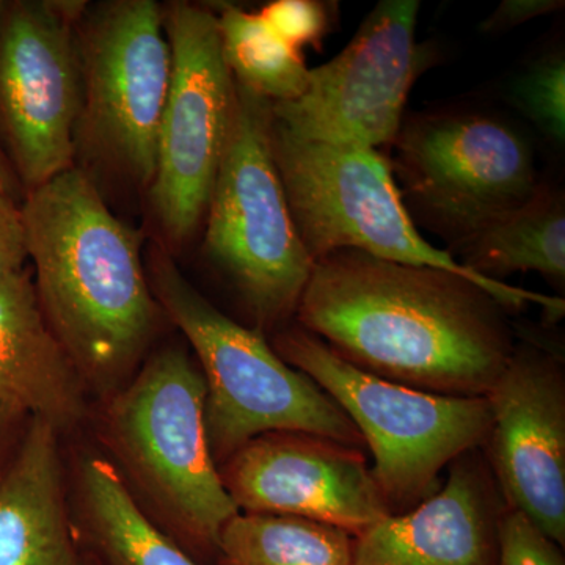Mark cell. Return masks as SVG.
I'll list each match as a JSON object with an SVG mask.
<instances>
[{
	"label": "cell",
	"instance_id": "cell-26",
	"mask_svg": "<svg viewBox=\"0 0 565 565\" xmlns=\"http://www.w3.org/2000/svg\"><path fill=\"white\" fill-rule=\"evenodd\" d=\"M564 9L563 0H504L482 22L486 33L504 32Z\"/></svg>",
	"mask_w": 565,
	"mask_h": 565
},
{
	"label": "cell",
	"instance_id": "cell-3",
	"mask_svg": "<svg viewBox=\"0 0 565 565\" xmlns=\"http://www.w3.org/2000/svg\"><path fill=\"white\" fill-rule=\"evenodd\" d=\"M206 386L188 349L162 345L122 388L93 404L90 429L152 522L202 565H214L239 514L207 440Z\"/></svg>",
	"mask_w": 565,
	"mask_h": 565
},
{
	"label": "cell",
	"instance_id": "cell-9",
	"mask_svg": "<svg viewBox=\"0 0 565 565\" xmlns=\"http://www.w3.org/2000/svg\"><path fill=\"white\" fill-rule=\"evenodd\" d=\"M162 17L172 50V79L147 195L158 241L174 255L206 215L236 84L223 61L217 17L211 7L173 0L163 3Z\"/></svg>",
	"mask_w": 565,
	"mask_h": 565
},
{
	"label": "cell",
	"instance_id": "cell-12",
	"mask_svg": "<svg viewBox=\"0 0 565 565\" xmlns=\"http://www.w3.org/2000/svg\"><path fill=\"white\" fill-rule=\"evenodd\" d=\"M418 0H384L337 57L310 70L300 98L270 103L274 121L311 141L375 150L393 145L423 70Z\"/></svg>",
	"mask_w": 565,
	"mask_h": 565
},
{
	"label": "cell",
	"instance_id": "cell-28",
	"mask_svg": "<svg viewBox=\"0 0 565 565\" xmlns=\"http://www.w3.org/2000/svg\"><path fill=\"white\" fill-rule=\"evenodd\" d=\"M0 193L20 203H22L25 195L24 189L21 188L17 174H14L13 169H11L9 159H7L2 147H0Z\"/></svg>",
	"mask_w": 565,
	"mask_h": 565
},
{
	"label": "cell",
	"instance_id": "cell-20",
	"mask_svg": "<svg viewBox=\"0 0 565 565\" xmlns=\"http://www.w3.org/2000/svg\"><path fill=\"white\" fill-rule=\"evenodd\" d=\"M353 539L311 520L239 512L222 530L214 565H352Z\"/></svg>",
	"mask_w": 565,
	"mask_h": 565
},
{
	"label": "cell",
	"instance_id": "cell-23",
	"mask_svg": "<svg viewBox=\"0 0 565 565\" xmlns=\"http://www.w3.org/2000/svg\"><path fill=\"white\" fill-rule=\"evenodd\" d=\"M285 43L299 51L322 43L332 28L333 3L319 0H274L256 11Z\"/></svg>",
	"mask_w": 565,
	"mask_h": 565
},
{
	"label": "cell",
	"instance_id": "cell-2",
	"mask_svg": "<svg viewBox=\"0 0 565 565\" xmlns=\"http://www.w3.org/2000/svg\"><path fill=\"white\" fill-rule=\"evenodd\" d=\"M21 214L44 319L93 401L106 399L140 370L167 322L148 280L143 233L110 211L79 167L25 193Z\"/></svg>",
	"mask_w": 565,
	"mask_h": 565
},
{
	"label": "cell",
	"instance_id": "cell-22",
	"mask_svg": "<svg viewBox=\"0 0 565 565\" xmlns=\"http://www.w3.org/2000/svg\"><path fill=\"white\" fill-rule=\"evenodd\" d=\"M520 109L556 143L565 140V58L550 54L539 58L515 85Z\"/></svg>",
	"mask_w": 565,
	"mask_h": 565
},
{
	"label": "cell",
	"instance_id": "cell-17",
	"mask_svg": "<svg viewBox=\"0 0 565 565\" xmlns=\"http://www.w3.org/2000/svg\"><path fill=\"white\" fill-rule=\"evenodd\" d=\"M62 440L31 418L0 478V565H93L74 523Z\"/></svg>",
	"mask_w": 565,
	"mask_h": 565
},
{
	"label": "cell",
	"instance_id": "cell-24",
	"mask_svg": "<svg viewBox=\"0 0 565 565\" xmlns=\"http://www.w3.org/2000/svg\"><path fill=\"white\" fill-rule=\"evenodd\" d=\"M494 565H565L559 545L522 512L508 509L498 523Z\"/></svg>",
	"mask_w": 565,
	"mask_h": 565
},
{
	"label": "cell",
	"instance_id": "cell-18",
	"mask_svg": "<svg viewBox=\"0 0 565 565\" xmlns=\"http://www.w3.org/2000/svg\"><path fill=\"white\" fill-rule=\"evenodd\" d=\"M66 470L74 523L93 565H202L152 522L96 446H74Z\"/></svg>",
	"mask_w": 565,
	"mask_h": 565
},
{
	"label": "cell",
	"instance_id": "cell-19",
	"mask_svg": "<svg viewBox=\"0 0 565 565\" xmlns=\"http://www.w3.org/2000/svg\"><path fill=\"white\" fill-rule=\"evenodd\" d=\"M459 263L482 277L500 280L509 274L537 273L548 280H565L564 196L539 189L522 210L494 222L456 244Z\"/></svg>",
	"mask_w": 565,
	"mask_h": 565
},
{
	"label": "cell",
	"instance_id": "cell-4",
	"mask_svg": "<svg viewBox=\"0 0 565 565\" xmlns=\"http://www.w3.org/2000/svg\"><path fill=\"white\" fill-rule=\"evenodd\" d=\"M145 267L167 322L180 330L202 371L215 463L267 433L313 434L359 446L362 435L343 408L282 362L263 332L233 321L193 288L158 239L148 245Z\"/></svg>",
	"mask_w": 565,
	"mask_h": 565
},
{
	"label": "cell",
	"instance_id": "cell-11",
	"mask_svg": "<svg viewBox=\"0 0 565 565\" xmlns=\"http://www.w3.org/2000/svg\"><path fill=\"white\" fill-rule=\"evenodd\" d=\"M87 2L17 0L0 14V147L24 193L73 169Z\"/></svg>",
	"mask_w": 565,
	"mask_h": 565
},
{
	"label": "cell",
	"instance_id": "cell-14",
	"mask_svg": "<svg viewBox=\"0 0 565 565\" xmlns=\"http://www.w3.org/2000/svg\"><path fill=\"white\" fill-rule=\"evenodd\" d=\"M494 478L509 509L565 544V377L537 345L514 349L487 393Z\"/></svg>",
	"mask_w": 565,
	"mask_h": 565
},
{
	"label": "cell",
	"instance_id": "cell-16",
	"mask_svg": "<svg viewBox=\"0 0 565 565\" xmlns=\"http://www.w3.org/2000/svg\"><path fill=\"white\" fill-rule=\"evenodd\" d=\"M87 382L41 311L31 267L0 281V405L62 437L90 423Z\"/></svg>",
	"mask_w": 565,
	"mask_h": 565
},
{
	"label": "cell",
	"instance_id": "cell-6",
	"mask_svg": "<svg viewBox=\"0 0 565 565\" xmlns=\"http://www.w3.org/2000/svg\"><path fill=\"white\" fill-rule=\"evenodd\" d=\"M270 122V103L236 84L228 137L203 221V252L259 332L296 316L315 266L275 166Z\"/></svg>",
	"mask_w": 565,
	"mask_h": 565
},
{
	"label": "cell",
	"instance_id": "cell-10",
	"mask_svg": "<svg viewBox=\"0 0 565 565\" xmlns=\"http://www.w3.org/2000/svg\"><path fill=\"white\" fill-rule=\"evenodd\" d=\"M393 145L408 202L452 245L522 210L542 188L525 137L487 115H418Z\"/></svg>",
	"mask_w": 565,
	"mask_h": 565
},
{
	"label": "cell",
	"instance_id": "cell-8",
	"mask_svg": "<svg viewBox=\"0 0 565 565\" xmlns=\"http://www.w3.org/2000/svg\"><path fill=\"white\" fill-rule=\"evenodd\" d=\"M77 47L82 104L74 166L93 180L106 174L147 193L172 79L161 3L87 2L77 22Z\"/></svg>",
	"mask_w": 565,
	"mask_h": 565
},
{
	"label": "cell",
	"instance_id": "cell-5",
	"mask_svg": "<svg viewBox=\"0 0 565 565\" xmlns=\"http://www.w3.org/2000/svg\"><path fill=\"white\" fill-rule=\"evenodd\" d=\"M270 147L294 225L313 263L338 250L363 252L385 262L460 275L504 310L534 303L550 318L564 315L561 297L471 273L451 252L427 243L405 207L392 163L377 150L300 139L274 118Z\"/></svg>",
	"mask_w": 565,
	"mask_h": 565
},
{
	"label": "cell",
	"instance_id": "cell-15",
	"mask_svg": "<svg viewBox=\"0 0 565 565\" xmlns=\"http://www.w3.org/2000/svg\"><path fill=\"white\" fill-rule=\"evenodd\" d=\"M501 515L484 463L467 452L440 492L356 535L352 565H494Z\"/></svg>",
	"mask_w": 565,
	"mask_h": 565
},
{
	"label": "cell",
	"instance_id": "cell-27",
	"mask_svg": "<svg viewBox=\"0 0 565 565\" xmlns=\"http://www.w3.org/2000/svg\"><path fill=\"white\" fill-rule=\"evenodd\" d=\"M29 422V416L0 405V478L20 448Z\"/></svg>",
	"mask_w": 565,
	"mask_h": 565
},
{
	"label": "cell",
	"instance_id": "cell-1",
	"mask_svg": "<svg viewBox=\"0 0 565 565\" xmlns=\"http://www.w3.org/2000/svg\"><path fill=\"white\" fill-rule=\"evenodd\" d=\"M296 318L353 366L445 396H487L515 349L473 281L356 250L315 262Z\"/></svg>",
	"mask_w": 565,
	"mask_h": 565
},
{
	"label": "cell",
	"instance_id": "cell-7",
	"mask_svg": "<svg viewBox=\"0 0 565 565\" xmlns=\"http://www.w3.org/2000/svg\"><path fill=\"white\" fill-rule=\"evenodd\" d=\"M273 349L351 418L373 452L371 475L390 511L418 503L446 465L489 438L486 396H445L386 381L353 366L300 326L275 334Z\"/></svg>",
	"mask_w": 565,
	"mask_h": 565
},
{
	"label": "cell",
	"instance_id": "cell-29",
	"mask_svg": "<svg viewBox=\"0 0 565 565\" xmlns=\"http://www.w3.org/2000/svg\"><path fill=\"white\" fill-rule=\"evenodd\" d=\"M3 7H6V2H2V0H0V14H2Z\"/></svg>",
	"mask_w": 565,
	"mask_h": 565
},
{
	"label": "cell",
	"instance_id": "cell-21",
	"mask_svg": "<svg viewBox=\"0 0 565 565\" xmlns=\"http://www.w3.org/2000/svg\"><path fill=\"white\" fill-rule=\"evenodd\" d=\"M212 10L223 61L237 85L273 104L303 95L310 70L299 51L285 43L258 13L233 3H217Z\"/></svg>",
	"mask_w": 565,
	"mask_h": 565
},
{
	"label": "cell",
	"instance_id": "cell-13",
	"mask_svg": "<svg viewBox=\"0 0 565 565\" xmlns=\"http://www.w3.org/2000/svg\"><path fill=\"white\" fill-rule=\"evenodd\" d=\"M218 473L245 514L297 516L353 537L392 514L356 448L319 435H259L218 465Z\"/></svg>",
	"mask_w": 565,
	"mask_h": 565
},
{
	"label": "cell",
	"instance_id": "cell-25",
	"mask_svg": "<svg viewBox=\"0 0 565 565\" xmlns=\"http://www.w3.org/2000/svg\"><path fill=\"white\" fill-rule=\"evenodd\" d=\"M29 259L21 203L0 193V281Z\"/></svg>",
	"mask_w": 565,
	"mask_h": 565
}]
</instances>
